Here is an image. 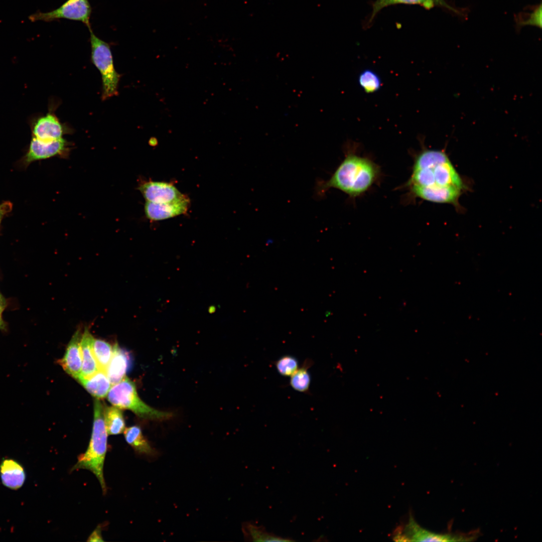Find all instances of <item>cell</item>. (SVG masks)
<instances>
[{
  "label": "cell",
  "mask_w": 542,
  "mask_h": 542,
  "mask_svg": "<svg viewBox=\"0 0 542 542\" xmlns=\"http://www.w3.org/2000/svg\"><path fill=\"white\" fill-rule=\"evenodd\" d=\"M138 189L146 201L156 203L171 202L186 196L173 184L165 182L149 181L140 185Z\"/></svg>",
  "instance_id": "obj_9"
},
{
  "label": "cell",
  "mask_w": 542,
  "mask_h": 542,
  "mask_svg": "<svg viewBox=\"0 0 542 542\" xmlns=\"http://www.w3.org/2000/svg\"><path fill=\"white\" fill-rule=\"evenodd\" d=\"M82 333L78 329L72 336L66 349L64 356L58 361L63 369L77 379L82 369V356L81 340Z\"/></svg>",
  "instance_id": "obj_12"
},
{
  "label": "cell",
  "mask_w": 542,
  "mask_h": 542,
  "mask_svg": "<svg viewBox=\"0 0 542 542\" xmlns=\"http://www.w3.org/2000/svg\"><path fill=\"white\" fill-rule=\"evenodd\" d=\"M396 4L418 5L430 10L435 7L444 8L454 13L461 15L463 12L447 3L445 0H376L372 4V10L368 24L370 23L376 15L382 9Z\"/></svg>",
  "instance_id": "obj_14"
},
{
  "label": "cell",
  "mask_w": 542,
  "mask_h": 542,
  "mask_svg": "<svg viewBox=\"0 0 542 542\" xmlns=\"http://www.w3.org/2000/svg\"><path fill=\"white\" fill-rule=\"evenodd\" d=\"M408 185L432 189L456 188L462 190L464 187L445 152L427 148L416 157Z\"/></svg>",
  "instance_id": "obj_2"
},
{
  "label": "cell",
  "mask_w": 542,
  "mask_h": 542,
  "mask_svg": "<svg viewBox=\"0 0 542 542\" xmlns=\"http://www.w3.org/2000/svg\"><path fill=\"white\" fill-rule=\"evenodd\" d=\"M242 529L245 538L254 541H290L292 539L284 538L267 532L261 526L249 522L242 525Z\"/></svg>",
  "instance_id": "obj_21"
},
{
  "label": "cell",
  "mask_w": 542,
  "mask_h": 542,
  "mask_svg": "<svg viewBox=\"0 0 542 542\" xmlns=\"http://www.w3.org/2000/svg\"><path fill=\"white\" fill-rule=\"evenodd\" d=\"M104 408L98 399L94 401L92 434L86 451L78 457L71 471L86 469L92 472L98 480L103 493L106 492L103 466L107 450V436L104 419Z\"/></svg>",
  "instance_id": "obj_3"
},
{
  "label": "cell",
  "mask_w": 542,
  "mask_h": 542,
  "mask_svg": "<svg viewBox=\"0 0 542 542\" xmlns=\"http://www.w3.org/2000/svg\"><path fill=\"white\" fill-rule=\"evenodd\" d=\"M190 202V199L186 195L180 199L165 203L146 201L145 213L146 217L151 220H165L186 213Z\"/></svg>",
  "instance_id": "obj_10"
},
{
  "label": "cell",
  "mask_w": 542,
  "mask_h": 542,
  "mask_svg": "<svg viewBox=\"0 0 542 542\" xmlns=\"http://www.w3.org/2000/svg\"><path fill=\"white\" fill-rule=\"evenodd\" d=\"M124 435L126 442L138 454L150 458L158 456V451L145 438L140 427L133 426L125 429Z\"/></svg>",
  "instance_id": "obj_17"
},
{
  "label": "cell",
  "mask_w": 542,
  "mask_h": 542,
  "mask_svg": "<svg viewBox=\"0 0 542 542\" xmlns=\"http://www.w3.org/2000/svg\"><path fill=\"white\" fill-rule=\"evenodd\" d=\"M131 366L130 354L116 343L113 346L112 355L105 371L111 384H115L123 379Z\"/></svg>",
  "instance_id": "obj_13"
},
{
  "label": "cell",
  "mask_w": 542,
  "mask_h": 542,
  "mask_svg": "<svg viewBox=\"0 0 542 542\" xmlns=\"http://www.w3.org/2000/svg\"><path fill=\"white\" fill-rule=\"evenodd\" d=\"M378 175V166L372 161L348 152L328 180L316 182L315 195L321 198L327 190L335 188L350 197H356L367 191Z\"/></svg>",
  "instance_id": "obj_1"
},
{
  "label": "cell",
  "mask_w": 542,
  "mask_h": 542,
  "mask_svg": "<svg viewBox=\"0 0 542 542\" xmlns=\"http://www.w3.org/2000/svg\"><path fill=\"white\" fill-rule=\"evenodd\" d=\"M76 380L89 393L98 398L106 397L111 385L106 371L100 369L88 377H79Z\"/></svg>",
  "instance_id": "obj_18"
},
{
  "label": "cell",
  "mask_w": 542,
  "mask_h": 542,
  "mask_svg": "<svg viewBox=\"0 0 542 542\" xmlns=\"http://www.w3.org/2000/svg\"><path fill=\"white\" fill-rule=\"evenodd\" d=\"M94 339L88 328H85L81 340L82 365L79 377H88L99 370L93 351Z\"/></svg>",
  "instance_id": "obj_16"
},
{
  "label": "cell",
  "mask_w": 542,
  "mask_h": 542,
  "mask_svg": "<svg viewBox=\"0 0 542 542\" xmlns=\"http://www.w3.org/2000/svg\"><path fill=\"white\" fill-rule=\"evenodd\" d=\"M358 81L360 87L367 93H372L378 91L381 86V80L378 74L374 71L367 69L359 74Z\"/></svg>",
  "instance_id": "obj_23"
},
{
  "label": "cell",
  "mask_w": 542,
  "mask_h": 542,
  "mask_svg": "<svg viewBox=\"0 0 542 542\" xmlns=\"http://www.w3.org/2000/svg\"><path fill=\"white\" fill-rule=\"evenodd\" d=\"M6 306V302L4 297L0 294V329H4L5 327L4 322L2 319V313Z\"/></svg>",
  "instance_id": "obj_28"
},
{
  "label": "cell",
  "mask_w": 542,
  "mask_h": 542,
  "mask_svg": "<svg viewBox=\"0 0 542 542\" xmlns=\"http://www.w3.org/2000/svg\"><path fill=\"white\" fill-rule=\"evenodd\" d=\"M101 529L100 526H98L91 533L87 539L88 541H103L104 539L101 535Z\"/></svg>",
  "instance_id": "obj_26"
},
{
  "label": "cell",
  "mask_w": 542,
  "mask_h": 542,
  "mask_svg": "<svg viewBox=\"0 0 542 542\" xmlns=\"http://www.w3.org/2000/svg\"><path fill=\"white\" fill-rule=\"evenodd\" d=\"M396 541H468L474 539L473 534L437 533L426 530L420 526L411 516L403 531H400L393 537Z\"/></svg>",
  "instance_id": "obj_7"
},
{
  "label": "cell",
  "mask_w": 542,
  "mask_h": 542,
  "mask_svg": "<svg viewBox=\"0 0 542 542\" xmlns=\"http://www.w3.org/2000/svg\"><path fill=\"white\" fill-rule=\"evenodd\" d=\"M107 399L114 406L130 410L144 419L163 421L173 416L172 413L159 411L147 404L139 397L135 383L126 377L112 385L107 393Z\"/></svg>",
  "instance_id": "obj_4"
},
{
  "label": "cell",
  "mask_w": 542,
  "mask_h": 542,
  "mask_svg": "<svg viewBox=\"0 0 542 542\" xmlns=\"http://www.w3.org/2000/svg\"><path fill=\"white\" fill-rule=\"evenodd\" d=\"M12 209V204L9 201H5L0 204V225L3 217Z\"/></svg>",
  "instance_id": "obj_27"
},
{
  "label": "cell",
  "mask_w": 542,
  "mask_h": 542,
  "mask_svg": "<svg viewBox=\"0 0 542 542\" xmlns=\"http://www.w3.org/2000/svg\"><path fill=\"white\" fill-rule=\"evenodd\" d=\"M274 363L278 372L281 375L286 377L291 376L299 367L297 358L290 355L281 357Z\"/></svg>",
  "instance_id": "obj_24"
},
{
  "label": "cell",
  "mask_w": 542,
  "mask_h": 542,
  "mask_svg": "<svg viewBox=\"0 0 542 542\" xmlns=\"http://www.w3.org/2000/svg\"><path fill=\"white\" fill-rule=\"evenodd\" d=\"M104 419L108 435H116L124 432L125 422L122 413L118 408L114 406L104 409Z\"/></svg>",
  "instance_id": "obj_20"
},
{
  "label": "cell",
  "mask_w": 542,
  "mask_h": 542,
  "mask_svg": "<svg viewBox=\"0 0 542 542\" xmlns=\"http://www.w3.org/2000/svg\"><path fill=\"white\" fill-rule=\"evenodd\" d=\"M92 347L99 369L106 371L112 355L113 347L109 343L99 339H94Z\"/></svg>",
  "instance_id": "obj_22"
},
{
  "label": "cell",
  "mask_w": 542,
  "mask_h": 542,
  "mask_svg": "<svg viewBox=\"0 0 542 542\" xmlns=\"http://www.w3.org/2000/svg\"><path fill=\"white\" fill-rule=\"evenodd\" d=\"M32 137L44 142L63 138L65 129L52 109L45 115L33 119L30 123Z\"/></svg>",
  "instance_id": "obj_8"
},
{
  "label": "cell",
  "mask_w": 542,
  "mask_h": 542,
  "mask_svg": "<svg viewBox=\"0 0 542 542\" xmlns=\"http://www.w3.org/2000/svg\"><path fill=\"white\" fill-rule=\"evenodd\" d=\"M313 364L311 359H306L301 366L290 376V385L294 389L300 392L309 393L311 376L309 369Z\"/></svg>",
  "instance_id": "obj_19"
},
{
  "label": "cell",
  "mask_w": 542,
  "mask_h": 542,
  "mask_svg": "<svg viewBox=\"0 0 542 542\" xmlns=\"http://www.w3.org/2000/svg\"><path fill=\"white\" fill-rule=\"evenodd\" d=\"M68 143L63 138L50 142H44L32 137L28 151L24 158V164L48 159L59 155L67 149Z\"/></svg>",
  "instance_id": "obj_11"
},
{
  "label": "cell",
  "mask_w": 542,
  "mask_h": 542,
  "mask_svg": "<svg viewBox=\"0 0 542 542\" xmlns=\"http://www.w3.org/2000/svg\"><path fill=\"white\" fill-rule=\"evenodd\" d=\"M89 31L91 60L101 74V98L105 100L117 95L120 75L115 69L109 45L97 37L91 29Z\"/></svg>",
  "instance_id": "obj_5"
},
{
  "label": "cell",
  "mask_w": 542,
  "mask_h": 542,
  "mask_svg": "<svg viewBox=\"0 0 542 542\" xmlns=\"http://www.w3.org/2000/svg\"><path fill=\"white\" fill-rule=\"evenodd\" d=\"M91 8L88 0H67L60 7L46 12H36L29 17L32 22H50L59 19L78 21L90 29V18Z\"/></svg>",
  "instance_id": "obj_6"
},
{
  "label": "cell",
  "mask_w": 542,
  "mask_h": 542,
  "mask_svg": "<svg viewBox=\"0 0 542 542\" xmlns=\"http://www.w3.org/2000/svg\"><path fill=\"white\" fill-rule=\"evenodd\" d=\"M0 474L3 485L11 489L21 488L26 479V473L23 466L17 461L11 459H6L2 462Z\"/></svg>",
  "instance_id": "obj_15"
},
{
  "label": "cell",
  "mask_w": 542,
  "mask_h": 542,
  "mask_svg": "<svg viewBox=\"0 0 542 542\" xmlns=\"http://www.w3.org/2000/svg\"><path fill=\"white\" fill-rule=\"evenodd\" d=\"M517 25L520 27L527 25L533 26L541 28V5L537 6L532 12L519 16L517 20Z\"/></svg>",
  "instance_id": "obj_25"
}]
</instances>
